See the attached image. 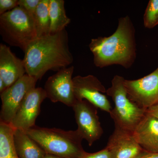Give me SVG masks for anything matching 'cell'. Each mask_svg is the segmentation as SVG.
Listing matches in <instances>:
<instances>
[{"mask_svg":"<svg viewBox=\"0 0 158 158\" xmlns=\"http://www.w3.org/2000/svg\"><path fill=\"white\" fill-rule=\"evenodd\" d=\"M135 32L131 18L126 15L118 19L112 35L91 39L89 48L94 65L100 68L113 65L131 68L137 56Z\"/></svg>","mask_w":158,"mask_h":158,"instance_id":"cell-1","label":"cell"},{"mask_svg":"<svg viewBox=\"0 0 158 158\" xmlns=\"http://www.w3.org/2000/svg\"><path fill=\"white\" fill-rule=\"evenodd\" d=\"M23 59L26 74L40 80L49 70L58 71L72 64L66 30L37 37L28 47Z\"/></svg>","mask_w":158,"mask_h":158,"instance_id":"cell-2","label":"cell"},{"mask_svg":"<svg viewBox=\"0 0 158 158\" xmlns=\"http://www.w3.org/2000/svg\"><path fill=\"white\" fill-rule=\"evenodd\" d=\"M25 132L47 154L61 158H80L86 152L82 145L84 139L77 130L66 131L35 126Z\"/></svg>","mask_w":158,"mask_h":158,"instance_id":"cell-3","label":"cell"},{"mask_svg":"<svg viewBox=\"0 0 158 158\" xmlns=\"http://www.w3.org/2000/svg\"><path fill=\"white\" fill-rule=\"evenodd\" d=\"M125 80L121 76H114L111 87L107 89L106 94L114 103L110 114L115 126L133 133L146 114V110L139 107L129 98L124 86Z\"/></svg>","mask_w":158,"mask_h":158,"instance_id":"cell-4","label":"cell"},{"mask_svg":"<svg viewBox=\"0 0 158 158\" xmlns=\"http://www.w3.org/2000/svg\"><path fill=\"white\" fill-rule=\"evenodd\" d=\"M0 34L6 43L25 52L37 38L33 16L19 6L0 15Z\"/></svg>","mask_w":158,"mask_h":158,"instance_id":"cell-5","label":"cell"},{"mask_svg":"<svg viewBox=\"0 0 158 158\" xmlns=\"http://www.w3.org/2000/svg\"><path fill=\"white\" fill-rule=\"evenodd\" d=\"M38 80L26 74L1 93V121L11 124L15 116L28 93L36 88Z\"/></svg>","mask_w":158,"mask_h":158,"instance_id":"cell-6","label":"cell"},{"mask_svg":"<svg viewBox=\"0 0 158 158\" xmlns=\"http://www.w3.org/2000/svg\"><path fill=\"white\" fill-rule=\"evenodd\" d=\"M128 97L139 107L147 110L158 103V66L148 75L137 80L125 79Z\"/></svg>","mask_w":158,"mask_h":158,"instance_id":"cell-7","label":"cell"},{"mask_svg":"<svg viewBox=\"0 0 158 158\" xmlns=\"http://www.w3.org/2000/svg\"><path fill=\"white\" fill-rule=\"evenodd\" d=\"M72 108L77 124V130L88 145L91 146L103 133L97 108L86 100H77Z\"/></svg>","mask_w":158,"mask_h":158,"instance_id":"cell-8","label":"cell"},{"mask_svg":"<svg viewBox=\"0 0 158 158\" xmlns=\"http://www.w3.org/2000/svg\"><path fill=\"white\" fill-rule=\"evenodd\" d=\"M74 91L77 100H86L102 111L110 113L112 108L105 94V86L97 77L92 75H78L73 78Z\"/></svg>","mask_w":158,"mask_h":158,"instance_id":"cell-9","label":"cell"},{"mask_svg":"<svg viewBox=\"0 0 158 158\" xmlns=\"http://www.w3.org/2000/svg\"><path fill=\"white\" fill-rule=\"evenodd\" d=\"M74 66L62 69L47 80L44 88L47 98L56 103L60 102L73 107L77 101L74 91Z\"/></svg>","mask_w":158,"mask_h":158,"instance_id":"cell-10","label":"cell"},{"mask_svg":"<svg viewBox=\"0 0 158 158\" xmlns=\"http://www.w3.org/2000/svg\"><path fill=\"white\" fill-rule=\"evenodd\" d=\"M47 98L45 90L35 88L28 93L15 116L11 125L15 129L26 131L35 126L43 102Z\"/></svg>","mask_w":158,"mask_h":158,"instance_id":"cell-11","label":"cell"},{"mask_svg":"<svg viewBox=\"0 0 158 158\" xmlns=\"http://www.w3.org/2000/svg\"><path fill=\"white\" fill-rule=\"evenodd\" d=\"M106 148L111 158H138L147 152L138 144L132 133L115 126Z\"/></svg>","mask_w":158,"mask_h":158,"instance_id":"cell-12","label":"cell"},{"mask_svg":"<svg viewBox=\"0 0 158 158\" xmlns=\"http://www.w3.org/2000/svg\"><path fill=\"white\" fill-rule=\"evenodd\" d=\"M26 74L23 60L18 58L6 44H0V78L8 88Z\"/></svg>","mask_w":158,"mask_h":158,"instance_id":"cell-13","label":"cell"},{"mask_svg":"<svg viewBox=\"0 0 158 158\" xmlns=\"http://www.w3.org/2000/svg\"><path fill=\"white\" fill-rule=\"evenodd\" d=\"M141 147L148 152L158 153V118L146 113L132 133Z\"/></svg>","mask_w":158,"mask_h":158,"instance_id":"cell-14","label":"cell"},{"mask_svg":"<svg viewBox=\"0 0 158 158\" xmlns=\"http://www.w3.org/2000/svg\"><path fill=\"white\" fill-rule=\"evenodd\" d=\"M13 144L19 158H43L47 154L36 141L21 130L15 129Z\"/></svg>","mask_w":158,"mask_h":158,"instance_id":"cell-15","label":"cell"},{"mask_svg":"<svg viewBox=\"0 0 158 158\" xmlns=\"http://www.w3.org/2000/svg\"><path fill=\"white\" fill-rule=\"evenodd\" d=\"M63 0H50L49 13L50 18V34H55L65 30L70 23L67 17Z\"/></svg>","mask_w":158,"mask_h":158,"instance_id":"cell-16","label":"cell"},{"mask_svg":"<svg viewBox=\"0 0 158 158\" xmlns=\"http://www.w3.org/2000/svg\"><path fill=\"white\" fill-rule=\"evenodd\" d=\"M14 130L11 124L0 121V158H19L13 144Z\"/></svg>","mask_w":158,"mask_h":158,"instance_id":"cell-17","label":"cell"},{"mask_svg":"<svg viewBox=\"0 0 158 158\" xmlns=\"http://www.w3.org/2000/svg\"><path fill=\"white\" fill-rule=\"evenodd\" d=\"M50 0H40L34 14V24L37 37L50 34L51 21L49 13Z\"/></svg>","mask_w":158,"mask_h":158,"instance_id":"cell-18","label":"cell"},{"mask_svg":"<svg viewBox=\"0 0 158 158\" xmlns=\"http://www.w3.org/2000/svg\"><path fill=\"white\" fill-rule=\"evenodd\" d=\"M144 27L152 29L158 25V0H150L143 16Z\"/></svg>","mask_w":158,"mask_h":158,"instance_id":"cell-19","label":"cell"},{"mask_svg":"<svg viewBox=\"0 0 158 158\" xmlns=\"http://www.w3.org/2000/svg\"><path fill=\"white\" fill-rule=\"evenodd\" d=\"M40 0H19V6L34 16Z\"/></svg>","mask_w":158,"mask_h":158,"instance_id":"cell-20","label":"cell"},{"mask_svg":"<svg viewBox=\"0 0 158 158\" xmlns=\"http://www.w3.org/2000/svg\"><path fill=\"white\" fill-rule=\"evenodd\" d=\"M19 6V0H0V15Z\"/></svg>","mask_w":158,"mask_h":158,"instance_id":"cell-21","label":"cell"},{"mask_svg":"<svg viewBox=\"0 0 158 158\" xmlns=\"http://www.w3.org/2000/svg\"><path fill=\"white\" fill-rule=\"evenodd\" d=\"M80 158H111V156L107 149H104L94 153L86 152L84 155Z\"/></svg>","mask_w":158,"mask_h":158,"instance_id":"cell-22","label":"cell"},{"mask_svg":"<svg viewBox=\"0 0 158 158\" xmlns=\"http://www.w3.org/2000/svg\"><path fill=\"white\" fill-rule=\"evenodd\" d=\"M146 113L158 118V103L148 109Z\"/></svg>","mask_w":158,"mask_h":158,"instance_id":"cell-23","label":"cell"},{"mask_svg":"<svg viewBox=\"0 0 158 158\" xmlns=\"http://www.w3.org/2000/svg\"><path fill=\"white\" fill-rule=\"evenodd\" d=\"M138 158H158V153L149 152H146Z\"/></svg>","mask_w":158,"mask_h":158,"instance_id":"cell-24","label":"cell"},{"mask_svg":"<svg viewBox=\"0 0 158 158\" xmlns=\"http://www.w3.org/2000/svg\"><path fill=\"white\" fill-rule=\"evenodd\" d=\"M7 89L6 84L2 80V79L0 78V93H2L4 90Z\"/></svg>","mask_w":158,"mask_h":158,"instance_id":"cell-25","label":"cell"},{"mask_svg":"<svg viewBox=\"0 0 158 158\" xmlns=\"http://www.w3.org/2000/svg\"><path fill=\"white\" fill-rule=\"evenodd\" d=\"M43 158H61L57 156L49 154H46L45 156Z\"/></svg>","mask_w":158,"mask_h":158,"instance_id":"cell-26","label":"cell"}]
</instances>
